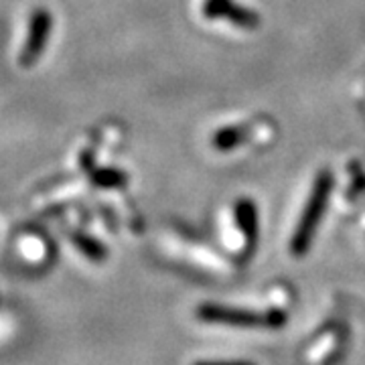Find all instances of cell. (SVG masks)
I'll list each match as a JSON object with an SVG mask.
<instances>
[{
  "label": "cell",
  "mask_w": 365,
  "mask_h": 365,
  "mask_svg": "<svg viewBox=\"0 0 365 365\" xmlns=\"http://www.w3.org/2000/svg\"><path fill=\"white\" fill-rule=\"evenodd\" d=\"M51 31V16L47 11H37L31 16L29 25V37H26L25 47L21 51V66H33L47 45V37Z\"/></svg>",
  "instance_id": "obj_1"
},
{
  "label": "cell",
  "mask_w": 365,
  "mask_h": 365,
  "mask_svg": "<svg viewBox=\"0 0 365 365\" xmlns=\"http://www.w3.org/2000/svg\"><path fill=\"white\" fill-rule=\"evenodd\" d=\"M199 313L207 321H220V323H230V325H260V323H270V319H264L260 314L244 313V311H232L225 307H203Z\"/></svg>",
  "instance_id": "obj_2"
},
{
  "label": "cell",
  "mask_w": 365,
  "mask_h": 365,
  "mask_svg": "<svg viewBox=\"0 0 365 365\" xmlns=\"http://www.w3.org/2000/svg\"><path fill=\"white\" fill-rule=\"evenodd\" d=\"M197 365H248V364H197Z\"/></svg>",
  "instance_id": "obj_3"
}]
</instances>
